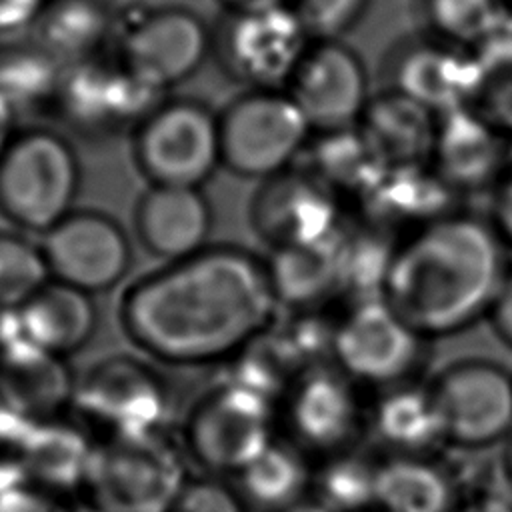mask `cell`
<instances>
[{
    "mask_svg": "<svg viewBox=\"0 0 512 512\" xmlns=\"http://www.w3.org/2000/svg\"><path fill=\"white\" fill-rule=\"evenodd\" d=\"M422 336L382 298L358 300L334 324L332 356L352 380L388 386L420 360Z\"/></svg>",
    "mask_w": 512,
    "mask_h": 512,
    "instance_id": "13",
    "label": "cell"
},
{
    "mask_svg": "<svg viewBox=\"0 0 512 512\" xmlns=\"http://www.w3.org/2000/svg\"><path fill=\"white\" fill-rule=\"evenodd\" d=\"M54 280L92 296L114 288L132 266V242L118 220L98 210H74L40 242Z\"/></svg>",
    "mask_w": 512,
    "mask_h": 512,
    "instance_id": "15",
    "label": "cell"
},
{
    "mask_svg": "<svg viewBox=\"0 0 512 512\" xmlns=\"http://www.w3.org/2000/svg\"><path fill=\"white\" fill-rule=\"evenodd\" d=\"M96 438L66 416L36 422L18 446L32 484L58 498L84 492L96 452Z\"/></svg>",
    "mask_w": 512,
    "mask_h": 512,
    "instance_id": "22",
    "label": "cell"
},
{
    "mask_svg": "<svg viewBox=\"0 0 512 512\" xmlns=\"http://www.w3.org/2000/svg\"><path fill=\"white\" fill-rule=\"evenodd\" d=\"M76 382L66 358L38 346L0 360V392L32 424L64 416L74 404Z\"/></svg>",
    "mask_w": 512,
    "mask_h": 512,
    "instance_id": "23",
    "label": "cell"
},
{
    "mask_svg": "<svg viewBox=\"0 0 512 512\" xmlns=\"http://www.w3.org/2000/svg\"><path fill=\"white\" fill-rule=\"evenodd\" d=\"M372 430L396 456H420L446 438L432 388L418 386H394L382 394L372 410Z\"/></svg>",
    "mask_w": 512,
    "mask_h": 512,
    "instance_id": "26",
    "label": "cell"
},
{
    "mask_svg": "<svg viewBox=\"0 0 512 512\" xmlns=\"http://www.w3.org/2000/svg\"><path fill=\"white\" fill-rule=\"evenodd\" d=\"M354 380L338 366L302 370L278 402V430L304 454L344 452L360 426Z\"/></svg>",
    "mask_w": 512,
    "mask_h": 512,
    "instance_id": "12",
    "label": "cell"
},
{
    "mask_svg": "<svg viewBox=\"0 0 512 512\" xmlns=\"http://www.w3.org/2000/svg\"><path fill=\"white\" fill-rule=\"evenodd\" d=\"M278 306L268 262L224 244L132 282L118 318L144 354L170 366H210L234 360L270 330Z\"/></svg>",
    "mask_w": 512,
    "mask_h": 512,
    "instance_id": "1",
    "label": "cell"
},
{
    "mask_svg": "<svg viewBox=\"0 0 512 512\" xmlns=\"http://www.w3.org/2000/svg\"><path fill=\"white\" fill-rule=\"evenodd\" d=\"M506 274L498 230L474 216L446 214L396 246L382 298L420 336H440L492 310Z\"/></svg>",
    "mask_w": 512,
    "mask_h": 512,
    "instance_id": "2",
    "label": "cell"
},
{
    "mask_svg": "<svg viewBox=\"0 0 512 512\" xmlns=\"http://www.w3.org/2000/svg\"><path fill=\"white\" fill-rule=\"evenodd\" d=\"M170 512H252L234 484L220 476H194L188 480Z\"/></svg>",
    "mask_w": 512,
    "mask_h": 512,
    "instance_id": "36",
    "label": "cell"
},
{
    "mask_svg": "<svg viewBox=\"0 0 512 512\" xmlns=\"http://www.w3.org/2000/svg\"><path fill=\"white\" fill-rule=\"evenodd\" d=\"M490 314L498 334L512 346V270H508Z\"/></svg>",
    "mask_w": 512,
    "mask_h": 512,
    "instance_id": "42",
    "label": "cell"
},
{
    "mask_svg": "<svg viewBox=\"0 0 512 512\" xmlns=\"http://www.w3.org/2000/svg\"><path fill=\"white\" fill-rule=\"evenodd\" d=\"M506 470H508V476L512 480V442L508 446V452H506Z\"/></svg>",
    "mask_w": 512,
    "mask_h": 512,
    "instance_id": "48",
    "label": "cell"
},
{
    "mask_svg": "<svg viewBox=\"0 0 512 512\" xmlns=\"http://www.w3.org/2000/svg\"><path fill=\"white\" fill-rule=\"evenodd\" d=\"M0 512H62V506L58 504V498L32 484L0 496Z\"/></svg>",
    "mask_w": 512,
    "mask_h": 512,
    "instance_id": "39",
    "label": "cell"
},
{
    "mask_svg": "<svg viewBox=\"0 0 512 512\" xmlns=\"http://www.w3.org/2000/svg\"><path fill=\"white\" fill-rule=\"evenodd\" d=\"M364 512H384V510H380V508H370V510H364Z\"/></svg>",
    "mask_w": 512,
    "mask_h": 512,
    "instance_id": "50",
    "label": "cell"
},
{
    "mask_svg": "<svg viewBox=\"0 0 512 512\" xmlns=\"http://www.w3.org/2000/svg\"><path fill=\"white\" fill-rule=\"evenodd\" d=\"M286 92L314 134L356 128L372 98L362 58L340 38L314 40L294 70Z\"/></svg>",
    "mask_w": 512,
    "mask_h": 512,
    "instance_id": "14",
    "label": "cell"
},
{
    "mask_svg": "<svg viewBox=\"0 0 512 512\" xmlns=\"http://www.w3.org/2000/svg\"><path fill=\"white\" fill-rule=\"evenodd\" d=\"M428 20L440 40L476 50L508 22L502 0H426Z\"/></svg>",
    "mask_w": 512,
    "mask_h": 512,
    "instance_id": "33",
    "label": "cell"
},
{
    "mask_svg": "<svg viewBox=\"0 0 512 512\" xmlns=\"http://www.w3.org/2000/svg\"><path fill=\"white\" fill-rule=\"evenodd\" d=\"M166 432L96 442L84 496L104 512H170L192 478Z\"/></svg>",
    "mask_w": 512,
    "mask_h": 512,
    "instance_id": "4",
    "label": "cell"
},
{
    "mask_svg": "<svg viewBox=\"0 0 512 512\" xmlns=\"http://www.w3.org/2000/svg\"><path fill=\"white\" fill-rule=\"evenodd\" d=\"M478 110L466 106L438 116L430 166L454 190L498 184L510 164V142Z\"/></svg>",
    "mask_w": 512,
    "mask_h": 512,
    "instance_id": "18",
    "label": "cell"
},
{
    "mask_svg": "<svg viewBox=\"0 0 512 512\" xmlns=\"http://www.w3.org/2000/svg\"><path fill=\"white\" fill-rule=\"evenodd\" d=\"M314 40H336L354 28L372 0H288Z\"/></svg>",
    "mask_w": 512,
    "mask_h": 512,
    "instance_id": "35",
    "label": "cell"
},
{
    "mask_svg": "<svg viewBox=\"0 0 512 512\" xmlns=\"http://www.w3.org/2000/svg\"><path fill=\"white\" fill-rule=\"evenodd\" d=\"M20 312L30 340L66 360L86 348L98 330L94 296L54 278L22 304Z\"/></svg>",
    "mask_w": 512,
    "mask_h": 512,
    "instance_id": "24",
    "label": "cell"
},
{
    "mask_svg": "<svg viewBox=\"0 0 512 512\" xmlns=\"http://www.w3.org/2000/svg\"><path fill=\"white\" fill-rule=\"evenodd\" d=\"M218 124L222 166L258 182L292 170L314 134L286 90H246L226 104Z\"/></svg>",
    "mask_w": 512,
    "mask_h": 512,
    "instance_id": "6",
    "label": "cell"
},
{
    "mask_svg": "<svg viewBox=\"0 0 512 512\" xmlns=\"http://www.w3.org/2000/svg\"><path fill=\"white\" fill-rule=\"evenodd\" d=\"M278 436V404L226 378L190 406L182 446L210 476L234 478Z\"/></svg>",
    "mask_w": 512,
    "mask_h": 512,
    "instance_id": "5",
    "label": "cell"
},
{
    "mask_svg": "<svg viewBox=\"0 0 512 512\" xmlns=\"http://www.w3.org/2000/svg\"><path fill=\"white\" fill-rule=\"evenodd\" d=\"M234 486L250 510L278 512L310 494L312 470L306 454L278 436L234 476Z\"/></svg>",
    "mask_w": 512,
    "mask_h": 512,
    "instance_id": "27",
    "label": "cell"
},
{
    "mask_svg": "<svg viewBox=\"0 0 512 512\" xmlns=\"http://www.w3.org/2000/svg\"><path fill=\"white\" fill-rule=\"evenodd\" d=\"M278 512H332V510L326 504H322L318 498L308 494V496L300 498L298 502H294V504H290V506H286Z\"/></svg>",
    "mask_w": 512,
    "mask_h": 512,
    "instance_id": "44",
    "label": "cell"
},
{
    "mask_svg": "<svg viewBox=\"0 0 512 512\" xmlns=\"http://www.w3.org/2000/svg\"><path fill=\"white\" fill-rule=\"evenodd\" d=\"M312 42L290 2L224 10L212 28V54L246 90H286Z\"/></svg>",
    "mask_w": 512,
    "mask_h": 512,
    "instance_id": "7",
    "label": "cell"
},
{
    "mask_svg": "<svg viewBox=\"0 0 512 512\" xmlns=\"http://www.w3.org/2000/svg\"><path fill=\"white\" fill-rule=\"evenodd\" d=\"M50 0H0V38L32 32Z\"/></svg>",
    "mask_w": 512,
    "mask_h": 512,
    "instance_id": "37",
    "label": "cell"
},
{
    "mask_svg": "<svg viewBox=\"0 0 512 512\" xmlns=\"http://www.w3.org/2000/svg\"><path fill=\"white\" fill-rule=\"evenodd\" d=\"M476 90L470 108L504 134H512V30H502L476 50Z\"/></svg>",
    "mask_w": 512,
    "mask_h": 512,
    "instance_id": "32",
    "label": "cell"
},
{
    "mask_svg": "<svg viewBox=\"0 0 512 512\" xmlns=\"http://www.w3.org/2000/svg\"><path fill=\"white\" fill-rule=\"evenodd\" d=\"M274 2H288V0H218V4L224 10H244V8H256L264 4H274Z\"/></svg>",
    "mask_w": 512,
    "mask_h": 512,
    "instance_id": "45",
    "label": "cell"
},
{
    "mask_svg": "<svg viewBox=\"0 0 512 512\" xmlns=\"http://www.w3.org/2000/svg\"><path fill=\"white\" fill-rule=\"evenodd\" d=\"M32 422L26 420L0 392V452L18 450Z\"/></svg>",
    "mask_w": 512,
    "mask_h": 512,
    "instance_id": "40",
    "label": "cell"
},
{
    "mask_svg": "<svg viewBox=\"0 0 512 512\" xmlns=\"http://www.w3.org/2000/svg\"><path fill=\"white\" fill-rule=\"evenodd\" d=\"M50 280L42 246L20 232L0 230V306L20 308Z\"/></svg>",
    "mask_w": 512,
    "mask_h": 512,
    "instance_id": "34",
    "label": "cell"
},
{
    "mask_svg": "<svg viewBox=\"0 0 512 512\" xmlns=\"http://www.w3.org/2000/svg\"><path fill=\"white\" fill-rule=\"evenodd\" d=\"M356 130L386 170L428 166L438 116L412 98L390 90L370 98Z\"/></svg>",
    "mask_w": 512,
    "mask_h": 512,
    "instance_id": "21",
    "label": "cell"
},
{
    "mask_svg": "<svg viewBox=\"0 0 512 512\" xmlns=\"http://www.w3.org/2000/svg\"><path fill=\"white\" fill-rule=\"evenodd\" d=\"M506 12H508V22H510V30H512V0H506Z\"/></svg>",
    "mask_w": 512,
    "mask_h": 512,
    "instance_id": "49",
    "label": "cell"
},
{
    "mask_svg": "<svg viewBox=\"0 0 512 512\" xmlns=\"http://www.w3.org/2000/svg\"><path fill=\"white\" fill-rule=\"evenodd\" d=\"M114 18L102 0H50L32 30V40L70 66L102 54L114 32Z\"/></svg>",
    "mask_w": 512,
    "mask_h": 512,
    "instance_id": "25",
    "label": "cell"
},
{
    "mask_svg": "<svg viewBox=\"0 0 512 512\" xmlns=\"http://www.w3.org/2000/svg\"><path fill=\"white\" fill-rule=\"evenodd\" d=\"M62 512H104V510L84 498V502H80V504H76V506H70V508H64V506H62Z\"/></svg>",
    "mask_w": 512,
    "mask_h": 512,
    "instance_id": "47",
    "label": "cell"
},
{
    "mask_svg": "<svg viewBox=\"0 0 512 512\" xmlns=\"http://www.w3.org/2000/svg\"><path fill=\"white\" fill-rule=\"evenodd\" d=\"M446 438L484 446L512 430V376L484 360L448 368L432 386Z\"/></svg>",
    "mask_w": 512,
    "mask_h": 512,
    "instance_id": "16",
    "label": "cell"
},
{
    "mask_svg": "<svg viewBox=\"0 0 512 512\" xmlns=\"http://www.w3.org/2000/svg\"><path fill=\"white\" fill-rule=\"evenodd\" d=\"M36 346L26 330L20 308H2L0 306V360L28 348Z\"/></svg>",
    "mask_w": 512,
    "mask_h": 512,
    "instance_id": "38",
    "label": "cell"
},
{
    "mask_svg": "<svg viewBox=\"0 0 512 512\" xmlns=\"http://www.w3.org/2000/svg\"><path fill=\"white\" fill-rule=\"evenodd\" d=\"M250 216L254 232L274 250L340 236L334 190L312 172L288 170L260 182Z\"/></svg>",
    "mask_w": 512,
    "mask_h": 512,
    "instance_id": "17",
    "label": "cell"
},
{
    "mask_svg": "<svg viewBox=\"0 0 512 512\" xmlns=\"http://www.w3.org/2000/svg\"><path fill=\"white\" fill-rule=\"evenodd\" d=\"M340 240L274 250L266 262L280 304L304 310L340 284Z\"/></svg>",
    "mask_w": 512,
    "mask_h": 512,
    "instance_id": "28",
    "label": "cell"
},
{
    "mask_svg": "<svg viewBox=\"0 0 512 512\" xmlns=\"http://www.w3.org/2000/svg\"><path fill=\"white\" fill-rule=\"evenodd\" d=\"M494 228L504 242L512 244V144H510V164L496 184L494 200Z\"/></svg>",
    "mask_w": 512,
    "mask_h": 512,
    "instance_id": "41",
    "label": "cell"
},
{
    "mask_svg": "<svg viewBox=\"0 0 512 512\" xmlns=\"http://www.w3.org/2000/svg\"><path fill=\"white\" fill-rule=\"evenodd\" d=\"M212 224V206L202 188L148 186L134 208L140 244L166 264L208 248Z\"/></svg>",
    "mask_w": 512,
    "mask_h": 512,
    "instance_id": "20",
    "label": "cell"
},
{
    "mask_svg": "<svg viewBox=\"0 0 512 512\" xmlns=\"http://www.w3.org/2000/svg\"><path fill=\"white\" fill-rule=\"evenodd\" d=\"M80 180L78 156L62 134L18 130L0 156V214L18 230L44 236L74 212Z\"/></svg>",
    "mask_w": 512,
    "mask_h": 512,
    "instance_id": "3",
    "label": "cell"
},
{
    "mask_svg": "<svg viewBox=\"0 0 512 512\" xmlns=\"http://www.w3.org/2000/svg\"><path fill=\"white\" fill-rule=\"evenodd\" d=\"M466 512H512V506H508L500 500H482V502L470 506Z\"/></svg>",
    "mask_w": 512,
    "mask_h": 512,
    "instance_id": "46",
    "label": "cell"
},
{
    "mask_svg": "<svg viewBox=\"0 0 512 512\" xmlns=\"http://www.w3.org/2000/svg\"><path fill=\"white\" fill-rule=\"evenodd\" d=\"M78 422L96 438H130L166 432L170 392L162 376L130 356L94 364L78 382Z\"/></svg>",
    "mask_w": 512,
    "mask_h": 512,
    "instance_id": "9",
    "label": "cell"
},
{
    "mask_svg": "<svg viewBox=\"0 0 512 512\" xmlns=\"http://www.w3.org/2000/svg\"><path fill=\"white\" fill-rule=\"evenodd\" d=\"M132 158L150 186L202 188L222 166L218 114L200 100H162L132 130Z\"/></svg>",
    "mask_w": 512,
    "mask_h": 512,
    "instance_id": "8",
    "label": "cell"
},
{
    "mask_svg": "<svg viewBox=\"0 0 512 512\" xmlns=\"http://www.w3.org/2000/svg\"><path fill=\"white\" fill-rule=\"evenodd\" d=\"M64 68L34 40L0 46V92L18 112L44 104L54 106Z\"/></svg>",
    "mask_w": 512,
    "mask_h": 512,
    "instance_id": "30",
    "label": "cell"
},
{
    "mask_svg": "<svg viewBox=\"0 0 512 512\" xmlns=\"http://www.w3.org/2000/svg\"><path fill=\"white\" fill-rule=\"evenodd\" d=\"M114 32V56L162 92L196 74L212 54V28L184 6L142 10L120 20Z\"/></svg>",
    "mask_w": 512,
    "mask_h": 512,
    "instance_id": "10",
    "label": "cell"
},
{
    "mask_svg": "<svg viewBox=\"0 0 512 512\" xmlns=\"http://www.w3.org/2000/svg\"><path fill=\"white\" fill-rule=\"evenodd\" d=\"M120 58L102 54L64 68L54 100L62 118L88 134L136 128L164 98Z\"/></svg>",
    "mask_w": 512,
    "mask_h": 512,
    "instance_id": "11",
    "label": "cell"
},
{
    "mask_svg": "<svg viewBox=\"0 0 512 512\" xmlns=\"http://www.w3.org/2000/svg\"><path fill=\"white\" fill-rule=\"evenodd\" d=\"M450 478L422 456H392L376 470V508L384 512H452Z\"/></svg>",
    "mask_w": 512,
    "mask_h": 512,
    "instance_id": "29",
    "label": "cell"
},
{
    "mask_svg": "<svg viewBox=\"0 0 512 512\" xmlns=\"http://www.w3.org/2000/svg\"><path fill=\"white\" fill-rule=\"evenodd\" d=\"M396 92L412 98L436 116L472 104L476 62L472 50L446 40H424L404 46L392 64Z\"/></svg>",
    "mask_w": 512,
    "mask_h": 512,
    "instance_id": "19",
    "label": "cell"
},
{
    "mask_svg": "<svg viewBox=\"0 0 512 512\" xmlns=\"http://www.w3.org/2000/svg\"><path fill=\"white\" fill-rule=\"evenodd\" d=\"M18 134V110L0 92V156Z\"/></svg>",
    "mask_w": 512,
    "mask_h": 512,
    "instance_id": "43",
    "label": "cell"
},
{
    "mask_svg": "<svg viewBox=\"0 0 512 512\" xmlns=\"http://www.w3.org/2000/svg\"><path fill=\"white\" fill-rule=\"evenodd\" d=\"M378 464L348 450L324 458L312 472L310 494L332 512H364L376 508Z\"/></svg>",
    "mask_w": 512,
    "mask_h": 512,
    "instance_id": "31",
    "label": "cell"
}]
</instances>
